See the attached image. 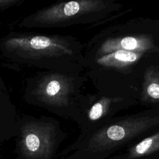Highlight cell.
I'll list each match as a JSON object with an SVG mask.
<instances>
[{
    "instance_id": "5b68a950",
    "label": "cell",
    "mask_w": 159,
    "mask_h": 159,
    "mask_svg": "<svg viewBox=\"0 0 159 159\" xmlns=\"http://www.w3.org/2000/svg\"><path fill=\"white\" fill-rule=\"evenodd\" d=\"M158 58L159 55L119 50L86 58L84 73L91 80L96 89L109 88L139 94L145 67Z\"/></svg>"
},
{
    "instance_id": "3957f363",
    "label": "cell",
    "mask_w": 159,
    "mask_h": 159,
    "mask_svg": "<svg viewBox=\"0 0 159 159\" xmlns=\"http://www.w3.org/2000/svg\"><path fill=\"white\" fill-rule=\"evenodd\" d=\"M116 0H73L60 1L37 10L18 24L24 28H57L91 24L89 27L116 20L132 11L124 9Z\"/></svg>"
},
{
    "instance_id": "7c38bea8",
    "label": "cell",
    "mask_w": 159,
    "mask_h": 159,
    "mask_svg": "<svg viewBox=\"0 0 159 159\" xmlns=\"http://www.w3.org/2000/svg\"><path fill=\"white\" fill-rule=\"evenodd\" d=\"M157 22H158V23L159 24V19H157Z\"/></svg>"
},
{
    "instance_id": "8992f818",
    "label": "cell",
    "mask_w": 159,
    "mask_h": 159,
    "mask_svg": "<svg viewBox=\"0 0 159 159\" xmlns=\"http://www.w3.org/2000/svg\"><path fill=\"white\" fill-rule=\"evenodd\" d=\"M84 94L76 122L85 131H93L109 122L119 111L139 105V94L109 88Z\"/></svg>"
},
{
    "instance_id": "277c9868",
    "label": "cell",
    "mask_w": 159,
    "mask_h": 159,
    "mask_svg": "<svg viewBox=\"0 0 159 159\" xmlns=\"http://www.w3.org/2000/svg\"><path fill=\"white\" fill-rule=\"evenodd\" d=\"M119 50L159 55L157 19L134 17L104 27L84 45V57H96Z\"/></svg>"
},
{
    "instance_id": "ba28073f",
    "label": "cell",
    "mask_w": 159,
    "mask_h": 159,
    "mask_svg": "<svg viewBox=\"0 0 159 159\" xmlns=\"http://www.w3.org/2000/svg\"><path fill=\"white\" fill-rule=\"evenodd\" d=\"M140 105L150 107L159 104V58L145 68L139 91Z\"/></svg>"
},
{
    "instance_id": "6da1fadb",
    "label": "cell",
    "mask_w": 159,
    "mask_h": 159,
    "mask_svg": "<svg viewBox=\"0 0 159 159\" xmlns=\"http://www.w3.org/2000/svg\"><path fill=\"white\" fill-rule=\"evenodd\" d=\"M0 53L14 63L45 70H85L84 45L70 35L10 32L0 39Z\"/></svg>"
},
{
    "instance_id": "7a4b0ae2",
    "label": "cell",
    "mask_w": 159,
    "mask_h": 159,
    "mask_svg": "<svg viewBox=\"0 0 159 159\" xmlns=\"http://www.w3.org/2000/svg\"><path fill=\"white\" fill-rule=\"evenodd\" d=\"M88 80L84 73L41 71L27 79L23 98L29 104L75 121Z\"/></svg>"
},
{
    "instance_id": "52a82bcc",
    "label": "cell",
    "mask_w": 159,
    "mask_h": 159,
    "mask_svg": "<svg viewBox=\"0 0 159 159\" xmlns=\"http://www.w3.org/2000/svg\"><path fill=\"white\" fill-rule=\"evenodd\" d=\"M16 129L20 152L28 159H48L60 134L58 121L45 116H19Z\"/></svg>"
},
{
    "instance_id": "30bf717a",
    "label": "cell",
    "mask_w": 159,
    "mask_h": 159,
    "mask_svg": "<svg viewBox=\"0 0 159 159\" xmlns=\"http://www.w3.org/2000/svg\"><path fill=\"white\" fill-rule=\"evenodd\" d=\"M0 107L14 108L16 106L12 102L5 84L0 79Z\"/></svg>"
},
{
    "instance_id": "8fae6325",
    "label": "cell",
    "mask_w": 159,
    "mask_h": 159,
    "mask_svg": "<svg viewBox=\"0 0 159 159\" xmlns=\"http://www.w3.org/2000/svg\"><path fill=\"white\" fill-rule=\"evenodd\" d=\"M24 1V0H0V11L18 6Z\"/></svg>"
},
{
    "instance_id": "9c48e42d",
    "label": "cell",
    "mask_w": 159,
    "mask_h": 159,
    "mask_svg": "<svg viewBox=\"0 0 159 159\" xmlns=\"http://www.w3.org/2000/svg\"><path fill=\"white\" fill-rule=\"evenodd\" d=\"M18 117L16 107H0V127L6 125L16 127Z\"/></svg>"
}]
</instances>
